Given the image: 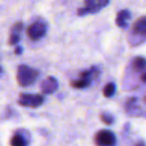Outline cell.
Returning a JSON list of instances; mask_svg holds the SVG:
<instances>
[{"instance_id": "1", "label": "cell", "mask_w": 146, "mask_h": 146, "mask_svg": "<svg viewBox=\"0 0 146 146\" xmlns=\"http://www.w3.org/2000/svg\"><path fill=\"white\" fill-rule=\"evenodd\" d=\"M146 37V17L141 16L133 23L131 32L128 36L129 44L132 47H135L144 42Z\"/></svg>"}, {"instance_id": "2", "label": "cell", "mask_w": 146, "mask_h": 146, "mask_svg": "<svg viewBox=\"0 0 146 146\" xmlns=\"http://www.w3.org/2000/svg\"><path fill=\"white\" fill-rule=\"evenodd\" d=\"M39 74L40 73L37 69L21 64L17 68L16 80L21 87H27V86L32 85L38 79Z\"/></svg>"}, {"instance_id": "3", "label": "cell", "mask_w": 146, "mask_h": 146, "mask_svg": "<svg viewBox=\"0 0 146 146\" xmlns=\"http://www.w3.org/2000/svg\"><path fill=\"white\" fill-rule=\"evenodd\" d=\"M100 70L99 68L93 66L90 69L84 70L80 73V78L77 80H72L70 81V86L76 89H83V88H87L91 85L92 80L96 79L99 76Z\"/></svg>"}, {"instance_id": "4", "label": "cell", "mask_w": 146, "mask_h": 146, "mask_svg": "<svg viewBox=\"0 0 146 146\" xmlns=\"http://www.w3.org/2000/svg\"><path fill=\"white\" fill-rule=\"evenodd\" d=\"M109 4V0H84V7L78 9L77 15L84 16L99 12L102 8Z\"/></svg>"}, {"instance_id": "5", "label": "cell", "mask_w": 146, "mask_h": 146, "mask_svg": "<svg viewBox=\"0 0 146 146\" xmlns=\"http://www.w3.org/2000/svg\"><path fill=\"white\" fill-rule=\"evenodd\" d=\"M47 32V24L44 20H37L27 27L26 33L32 41H38L45 36Z\"/></svg>"}, {"instance_id": "6", "label": "cell", "mask_w": 146, "mask_h": 146, "mask_svg": "<svg viewBox=\"0 0 146 146\" xmlns=\"http://www.w3.org/2000/svg\"><path fill=\"white\" fill-rule=\"evenodd\" d=\"M44 103V96L41 94L21 93L19 95L18 104L24 107L36 108Z\"/></svg>"}, {"instance_id": "7", "label": "cell", "mask_w": 146, "mask_h": 146, "mask_svg": "<svg viewBox=\"0 0 146 146\" xmlns=\"http://www.w3.org/2000/svg\"><path fill=\"white\" fill-rule=\"evenodd\" d=\"M94 143L98 146H112L116 144V136L111 130L102 129L94 136Z\"/></svg>"}, {"instance_id": "8", "label": "cell", "mask_w": 146, "mask_h": 146, "mask_svg": "<svg viewBox=\"0 0 146 146\" xmlns=\"http://www.w3.org/2000/svg\"><path fill=\"white\" fill-rule=\"evenodd\" d=\"M40 88L43 94H51L56 91L58 88V81L52 76H49L42 81Z\"/></svg>"}, {"instance_id": "9", "label": "cell", "mask_w": 146, "mask_h": 146, "mask_svg": "<svg viewBox=\"0 0 146 146\" xmlns=\"http://www.w3.org/2000/svg\"><path fill=\"white\" fill-rule=\"evenodd\" d=\"M23 27H24V25H23L22 22H16L11 27L10 34H9V44L16 45L19 42Z\"/></svg>"}, {"instance_id": "10", "label": "cell", "mask_w": 146, "mask_h": 146, "mask_svg": "<svg viewBox=\"0 0 146 146\" xmlns=\"http://www.w3.org/2000/svg\"><path fill=\"white\" fill-rule=\"evenodd\" d=\"M131 18V12L127 9L120 10L116 15L115 23L120 28H126L128 26V21Z\"/></svg>"}, {"instance_id": "11", "label": "cell", "mask_w": 146, "mask_h": 146, "mask_svg": "<svg viewBox=\"0 0 146 146\" xmlns=\"http://www.w3.org/2000/svg\"><path fill=\"white\" fill-rule=\"evenodd\" d=\"M29 143L28 140H26V138L20 133V132H16L14 135L12 136L10 140V144L12 146H24L27 145Z\"/></svg>"}, {"instance_id": "12", "label": "cell", "mask_w": 146, "mask_h": 146, "mask_svg": "<svg viewBox=\"0 0 146 146\" xmlns=\"http://www.w3.org/2000/svg\"><path fill=\"white\" fill-rule=\"evenodd\" d=\"M145 59L141 56H138V57H135L134 60L132 61V68L135 72H138V73H141L145 70Z\"/></svg>"}, {"instance_id": "13", "label": "cell", "mask_w": 146, "mask_h": 146, "mask_svg": "<svg viewBox=\"0 0 146 146\" xmlns=\"http://www.w3.org/2000/svg\"><path fill=\"white\" fill-rule=\"evenodd\" d=\"M115 93V84L110 82V83L106 84L103 88V96L106 98H109L114 95Z\"/></svg>"}, {"instance_id": "14", "label": "cell", "mask_w": 146, "mask_h": 146, "mask_svg": "<svg viewBox=\"0 0 146 146\" xmlns=\"http://www.w3.org/2000/svg\"><path fill=\"white\" fill-rule=\"evenodd\" d=\"M100 119L103 123L107 124V125H111L113 123V117L108 113H101L100 114Z\"/></svg>"}, {"instance_id": "15", "label": "cell", "mask_w": 146, "mask_h": 146, "mask_svg": "<svg viewBox=\"0 0 146 146\" xmlns=\"http://www.w3.org/2000/svg\"><path fill=\"white\" fill-rule=\"evenodd\" d=\"M21 49H22V48H21V47H16V48H15V54H20V53H21Z\"/></svg>"}, {"instance_id": "16", "label": "cell", "mask_w": 146, "mask_h": 146, "mask_svg": "<svg viewBox=\"0 0 146 146\" xmlns=\"http://www.w3.org/2000/svg\"><path fill=\"white\" fill-rule=\"evenodd\" d=\"M2 73H3V68L1 66H0V76L2 75Z\"/></svg>"}]
</instances>
